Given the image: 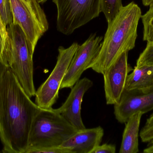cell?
<instances>
[{
    "label": "cell",
    "instance_id": "6da1fadb",
    "mask_svg": "<svg viewBox=\"0 0 153 153\" xmlns=\"http://www.w3.org/2000/svg\"><path fill=\"white\" fill-rule=\"evenodd\" d=\"M41 110L27 95L8 67L0 84V140L2 152L25 153L32 124Z\"/></svg>",
    "mask_w": 153,
    "mask_h": 153
},
{
    "label": "cell",
    "instance_id": "7a4b0ae2",
    "mask_svg": "<svg viewBox=\"0 0 153 153\" xmlns=\"http://www.w3.org/2000/svg\"><path fill=\"white\" fill-rule=\"evenodd\" d=\"M142 16L141 8L134 2L123 6L108 23L100 51L88 69L103 74L123 53L134 49Z\"/></svg>",
    "mask_w": 153,
    "mask_h": 153
},
{
    "label": "cell",
    "instance_id": "3957f363",
    "mask_svg": "<svg viewBox=\"0 0 153 153\" xmlns=\"http://www.w3.org/2000/svg\"><path fill=\"white\" fill-rule=\"evenodd\" d=\"M5 53L8 67L16 76L29 97L35 96L33 79L32 49L27 37L19 25L12 23L7 26Z\"/></svg>",
    "mask_w": 153,
    "mask_h": 153
},
{
    "label": "cell",
    "instance_id": "277c9868",
    "mask_svg": "<svg viewBox=\"0 0 153 153\" xmlns=\"http://www.w3.org/2000/svg\"><path fill=\"white\" fill-rule=\"evenodd\" d=\"M78 131L55 109H41L32 124L27 148L61 146Z\"/></svg>",
    "mask_w": 153,
    "mask_h": 153
},
{
    "label": "cell",
    "instance_id": "5b68a950",
    "mask_svg": "<svg viewBox=\"0 0 153 153\" xmlns=\"http://www.w3.org/2000/svg\"><path fill=\"white\" fill-rule=\"evenodd\" d=\"M101 0H53L57 9L56 28L64 35L75 30L99 17Z\"/></svg>",
    "mask_w": 153,
    "mask_h": 153
},
{
    "label": "cell",
    "instance_id": "8992f818",
    "mask_svg": "<svg viewBox=\"0 0 153 153\" xmlns=\"http://www.w3.org/2000/svg\"><path fill=\"white\" fill-rule=\"evenodd\" d=\"M13 23L24 31L35 51L39 40L48 30L46 15L38 0H10Z\"/></svg>",
    "mask_w": 153,
    "mask_h": 153
},
{
    "label": "cell",
    "instance_id": "52a82bcc",
    "mask_svg": "<svg viewBox=\"0 0 153 153\" xmlns=\"http://www.w3.org/2000/svg\"><path fill=\"white\" fill-rule=\"evenodd\" d=\"M79 45L74 42L69 47L58 48L57 62L49 77L36 91L35 103L41 109L52 108L59 98L62 82Z\"/></svg>",
    "mask_w": 153,
    "mask_h": 153
},
{
    "label": "cell",
    "instance_id": "ba28073f",
    "mask_svg": "<svg viewBox=\"0 0 153 153\" xmlns=\"http://www.w3.org/2000/svg\"><path fill=\"white\" fill-rule=\"evenodd\" d=\"M103 37L96 33L90 35L81 45H79L72 59L60 89L71 88L80 80L84 72L97 56L100 49Z\"/></svg>",
    "mask_w": 153,
    "mask_h": 153
},
{
    "label": "cell",
    "instance_id": "9c48e42d",
    "mask_svg": "<svg viewBox=\"0 0 153 153\" xmlns=\"http://www.w3.org/2000/svg\"><path fill=\"white\" fill-rule=\"evenodd\" d=\"M114 105L115 118L121 124L137 112L147 113L153 110V86L144 90H125L119 102Z\"/></svg>",
    "mask_w": 153,
    "mask_h": 153
},
{
    "label": "cell",
    "instance_id": "30bf717a",
    "mask_svg": "<svg viewBox=\"0 0 153 153\" xmlns=\"http://www.w3.org/2000/svg\"><path fill=\"white\" fill-rule=\"evenodd\" d=\"M128 53H123L102 74L107 105L117 103L125 90L128 76L133 69L128 61Z\"/></svg>",
    "mask_w": 153,
    "mask_h": 153
},
{
    "label": "cell",
    "instance_id": "8fae6325",
    "mask_svg": "<svg viewBox=\"0 0 153 153\" xmlns=\"http://www.w3.org/2000/svg\"><path fill=\"white\" fill-rule=\"evenodd\" d=\"M93 83L84 77L77 81L71 88V92L65 102L56 110L77 130L85 129L81 116V106L85 93L91 88Z\"/></svg>",
    "mask_w": 153,
    "mask_h": 153
},
{
    "label": "cell",
    "instance_id": "7c38bea8",
    "mask_svg": "<svg viewBox=\"0 0 153 153\" xmlns=\"http://www.w3.org/2000/svg\"><path fill=\"white\" fill-rule=\"evenodd\" d=\"M104 136L101 126L78 130L61 146L70 150L72 153H91L100 145Z\"/></svg>",
    "mask_w": 153,
    "mask_h": 153
},
{
    "label": "cell",
    "instance_id": "4fadbf2b",
    "mask_svg": "<svg viewBox=\"0 0 153 153\" xmlns=\"http://www.w3.org/2000/svg\"><path fill=\"white\" fill-rule=\"evenodd\" d=\"M143 115L142 112H137L131 116L125 123L120 153L139 152V127Z\"/></svg>",
    "mask_w": 153,
    "mask_h": 153
},
{
    "label": "cell",
    "instance_id": "5bb4252c",
    "mask_svg": "<svg viewBox=\"0 0 153 153\" xmlns=\"http://www.w3.org/2000/svg\"><path fill=\"white\" fill-rule=\"evenodd\" d=\"M153 86V66H136L128 76L125 90H144Z\"/></svg>",
    "mask_w": 153,
    "mask_h": 153
},
{
    "label": "cell",
    "instance_id": "9a60e30c",
    "mask_svg": "<svg viewBox=\"0 0 153 153\" xmlns=\"http://www.w3.org/2000/svg\"><path fill=\"white\" fill-rule=\"evenodd\" d=\"M122 0H101V12L108 23L111 21L123 7Z\"/></svg>",
    "mask_w": 153,
    "mask_h": 153
},
{
    "label": "cell",
    "instance_id": "2e32d148",
    "mask_svg": "<svg viewBox=\"0 0 153 153\" xmlns=\"http://www.w3.org/2000/svg\"><path fill=\"white\" fill-rule=\"evenodd\" d=\"M149 10L142 15L143 24V40L146 42H153V4Z\"/></svg>",
    "mask_w": 153,
    "mask_h": 153
},
{
    "label": "cell",
    "instance_id": "e0dca14e",
    "mask_svg": "<svg viewBox=\"0 0 153 153\" xmlns=\"http://www.w3.org/2000/svg\"><path fill=\"white\" fill-rule=\"evenodd\" d=\"M153 66V42H147L143 51L141 53L137 61V66Z\"/></svg>",
    "mask_w": 153,
    "mask_h": 153
},
{
    "label": "cell",
    "instance_id": "ac0fdd59",
    "mask_svg": "<svg viewBox=\"0 0 153 153\" xmlns=\"http://www.w3.org/2000/svg\"><path fill=\"white\" fill-rule=\"evenodd\" d=\"M139 136L144 143H150L153 141V113L146 120L139 133Z\"/></svg>",
    "mask_w": 153,
    "mask_h": 153
},
{
    "label": "cell",
    "instance_id": "d6986e66",
    "mask_svg": "<svg viewBox=\"0 0 153 153\" xmlns=\"http://www.w3.org/2000/svg\"><path fill=\"white\" fill-rule=\"evenodd\" d=\"M0 15L6 27L13 23V18L10 0H0Z\"/></svg>",
    "mask_w": 153,
    "mask_h": 153
},
{
    "label": "cell",
    "instance_id": "ffe728a7",
    "mask_svg": "<svg viewBox=\"0 0 153 153\" xmlns=\"http://www.w3.org/2000/svg\"><path fill=\"white\" fill-rule=\"evenodd\" d=\"M25 153H72L69 149L62 146L27 148Z\"/></svg>",
    "mask_w": 153,
    "mask_h": 153
},
{
    "label": "cell",
    "instance_id": "44dd1931",
    "mask_svg": "<svg viewBox=\"0 0 153 153\" xmlns=\"http://www.w3.org/2000/svg\"><path fill=\"white\" fill-rule=\"evenodd\" d=\"M116 152V147L114 145L106 143L98 146L91 153H115Z\"/></svg>",
    "mask_w": 153,
    "mask_h": 153
},
{
    "label": "cell",
    "instance_id": "7402d4cb",
    "mask_svg": "<svg viewBox=\"0 0 153 153\" xmlns=\"http://www.w3.org/2000/svg\"><path fill=\"white\" fill-rule=\"evenodd\" d=\"M0 61L8 67V63L6 60L5 53V46L4 44L1 36L0 34Z\"/></svg>",
    "mask_w": 153,
    "mask_h": 153
},
{
    "label": "cell",
    "instance_id": "603a6c76",
    "mask_svg": "<svg viewBox=\"0 0 153 153\" xmlns=\"http://www.w3.org/2000/svg\"><path fill=\"white\" fill-rule=\"evenodd\" d=\"M0 34L1 36L4 46L5 45L6 37H7V27L4 25L0 15Z\"/></svg>",
    "mask_w": 153,
    "mask_h": 153
},
{
    "label": "cell",
    "instance_id": "cb8c5ba5",
    "mask_svg": "<svg viewBox=\"0 0 153 153\" xmlns=\"http://www.w3.org/2000/svg\"><path fill=\"white\" fill-rule=\"evenodd\" d=\"M8 67L0 61V84L4 75V73Z\"/></svg>",
    "mask_w": 153,
    "mask_h": 153
},
{
    "label": "cell",
    "instance_id": "d4e9b609",
    "mask_svg": "<svg viewBox=\"0 0 153 153\" xmlns=\"http://www.w3.org/2000/svg\"><path fill=\"white\" fill-rule=\"evenodd\" d=\"M144 153H153V141L149 143L148 146L144 150Z\"/></svg>",
    "mask_w": 153,
    "mask_h": 153
},
{
    "label": "cell",
    "instance_id": "484cf974",
    "mask_svg": "<svg viewBox=\"0 0 153 153\" xmlns=\"http://www.w3.org/2000/svg\"><path fill=\"white\" fill-rule=\"evenodd\" d=\"M142 2L145 6H150L153 4V0H142Z\"/></svg>",
    "mask_w": 153,
    "mask_h": 153
},
{
    "label": "cell",
    "instance_id": "4316f807",
    "mask_svg": "<svg viewBox=\"0 0 153 153\" xmlns=\"http://www.w3.org/2000/svg\"><path fill=\"white\" fill-rule=\"evenodd\" d=\"M40 4H43V0H38Z\"/></svg>",
    "mask_w": 153,
    "mask_h": 153
},
{
    "label": "cell",
    "instance_id": "83f0119b",
    "mask_svg": "<svg viewBox=\"0 0 153 153\" xmlns=\"http://www.w3.org/2000/svg\"><path fill=\"white\" fill-rule=\"evenodd\" d=\"M47 1V0H43V4L46 2Z\"/></svg>",
    "mask_w": 153,
    "mask_h": 153
}]
</instances>
